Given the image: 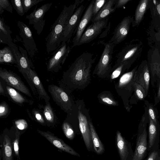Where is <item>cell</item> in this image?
<instances>
[{
    "label": "cell",
    "instance_id": "obj_41",
    "mask_svg": "<svg viewBox=\"0 0 160 160\" xmlns=\"http://www.w3.org/2000/svg\"><path fill=\"white\" fill-rule=\"evenodd\" d=\"M10 112V109L7 103L4 101L1 102L0 105V118L7 117Z\"/></svg>",
    "mask_w": 160,
    "mask_h": 160
},
{
    "label": "cell",
    "instance_id": "obj_26",
    "mask_svg": "<svg viewBox=\"0 0 160 160\" xmlns=\"http://www.w3.org/2000/svg\"><path fill=\"white\" fill-rule=\"evenodd\" d=\"M88 123L91 131L94 151L98 155L103 154L105 151V147L100 140L91 120Z\"/></svg>",
    "mask_w": 160,
    "mask_h": 160
},
{
    "label": "cell",
    "instance_id": "obj_37",
    "mask_svg": "<svg viewBox=\"0 0 160 160\" xmlns=\"http://www.w3.org/2000/svg\"><path fill=\"white\" fill-rule=\"evenodd\" d=\"M12 5L17 13L20 16H23L25 13L22 0H11Z\"/></svg>",
    "mask_w": 160,
    "mask_h": 160
},
{
    "label": "cell",
    "instance_id": "obj_27",
    "mask_svg": "<svg viewBox=\"0 0 160 160\" xmlns=\"http://www.w3.org/2000/svg\"><path fill=\"white\" fill-rule=\"evenodd\" d=\"M2 148V160H13L12 143L10 138L7 134L4 136Z\"/></svg>",
    "mask_w": 160,
    "mask_h": 160
},
{
    "label": "cell",
    "instance_id": "obj_20",
    "mask_svg": "<svg viewBox=\"0 0 160 160\" xmlns=\"http://www.w3.org/2000/svg\"><path fill=\"white\" fill-rule=\"evenodd\" d=\"M149 123L148 127V151L159 147V127L149 117Z\"/></svg>",
    "mask_w": 160,
    "mask_h": 160
},
{
    "label": "cell",
    "instance_id": "obj_9",
    "mask_svg": "<svg viewBox=\"0 0 160 160\" xmlns=\"http://www.w3.org/2000/svg\"><path fill=\"white\" fill-rule=\"evenodd\" d=\"M148 148V134L146 125L140 123L139 126L135 149L132 160H144Z\"/></svg>",
    "mask_w": 160,
    "mask_h": 160
},
{
    "label": "cell",
    "instance_id": "obj_4",
    "mask_svg": "<svg viewBox=\"0 0 160 160\" xmlns=\"http://www.w3.org/2000/svg\"><path fill=\"white\" fill-rule=\"evenodd\" d=\"M103 44L104 49L93 72V74L100 78L110 76L112 69L111 63L115 45L109 41Z\"/></svg>",
    "mask_w": 160,
    "mask_h": 160
},
{
    "label": "cell",
    "instance_id": "obj_13",
    "mask_svg": "<svg viewBox=\"0 0 160 160\" xmlns=\"http://www.w3.org/2000/svg\"><path fill=\"white\" fill-rule=\"evenodd\" d=\"M108 20V18H106L92 23L83 33L77 46L89 43L95 38L106 28Z\"/></svg>",
    "mask_w": 160,
    "mask_h": 160
},
{
    "label": "cell",
    "instance_id": "obj_5",
    "mask_svg": "<svg viewBox=\"0 0 160 160\" xmlns=\"http://www.w3.org/2000/svg\"><path fill=\"white\" fill-rule=\"evenodd\" d=\"M48 89L55 103L68 114H71L73 108V101L67 92L59 86L48 85Z\"/></svg>",
    "mask_w": 160,
    "mask_h": 160
},
{
    "label": "cell",
    "instance_id": "obj_22",
    "mask_svg": "<svg viewBox=\"0 0 160 160\" xmlns=\"http://www.w3.org/2000/svg\"><path fill=\"white\" fill-rule=\"evenodd\" d=\"M6 89L7 97L14 103L22 106L25 103L29 105L33 104V101L28 99L8 85L6 86Z\"/></svg>",
    "mask_w": 160,
    "mask_h": 160
},
{
    "label": "cell",
    "instance_id": "obj_16",
    "mask_svg": "<svg viewBox=\"0 0 160 160\" xmlns=\"http://www.w3.org/2000/svg\"><path fill=\"white\" fill-rule=\"evenodd\" d=\"M94 2L95 0H92L91 2L80 21L76 29L75 36L72 39L73 45L72 48L77 46L85 29L93 17L92 10Z\"/></svg>",
    "mask_w": 160,
    "mask_h": 160
},
{
    "label": "cell",
    "instance_id": "obj_39",
    "mask_svg": "<svg viewBox=\"0 0 160 160\" xmlns=\"http://www.w3.org/2000/svg\"><path fill=\"white\" fill-rule=\"evenodd\" d=\"M4 10L9 12L13 13L12 5L8 0H0V15L3 12Z\"/></svg>",
    "mask_w": 160,
    "mask_h": 160
},
{
    "label": "cell",
    "instance_id": "obj_6",
    "mask_svg": "<svg viewBox=\"0 0 160 160\" xmlns=\"http://www.w3.org/2000/svg\"><path fill=\"white\" fill-rule=\"evenodd\" d=\"M11 49L16 59V66L19 71L24 76L28 74L29 69H34L33 64L29 58L28 52L21 47H18L12 42L11 37L8 39L7 44Z\"/></svg>",
    "mask_w": 160,
    "mask_h": 160
},
{
    "label": "cell",
    "instance_id": "obj_43",
    "mask_svg": "<svg viewBox=\"0 0 160 160\" xmlns=\"http://www.w3.org/2000/svg\"><path fill=\"white\" fill-rule=\"evenodd\" d=\"M160 157V149L158 147L150 151L147 158L145 160H157Z\"/></svg>",
    "mask_w": 160,
    "mask_h": 160
},
{
    "label": "cell",
    "instance_id": "obj_14",
    "mask_svg": "<svg viewBox=\"0 0 160 160\" xmlns=\"http://www.w3.org/2000/svg\"><path fill=\"white\" fill-rule=\"evenodd\" d=\"M133 19V18L129 16L124 17L115 28L109 41L115 45L123 41L128 34Z\"/></svg>",
    "mask_w": 160,
    "mask_h": 160
},
{
    "label": "cell",
    "instance_id": "obj_19",
    "mask_svg": "<svg viewBox=\"0 0 160 160\" xmlns=\"http://www.w3.org/2000/svg\"><path fill=\"white\" fill-rule=\"evenodd\" d=\"M38 133L45 138L48 141L60 150L68 153L71 155L80 157V155L72 147L66 144L62 140L56 136L49 132L42 131L37 130Z\"/></svg>",
    "mask_w": 160,
    "mask_h": 160
},
{
    "label": "cell",
    "instance_id": "obj_29",
    "mask_svg": "<svg viewBox=\"0 0 160 160\" xmlns=\"http://www.w3.org/2000/svg\"><path fill=\"white\" fill-rule=\"evenodd\" d=\"M43 107V114L46 124L48 126L54 124L57 121V117L51 107L49 101L45 102Z\"/></svg>",
    "mask_w": 160,
    "mask_h": 160
},
{
    "label": "cell",
    "instance_id": "obj_11",
    "mask_svg": "<svg viewBox=\"0 0 160 160\" xmlns=\"http://www.w3.org/2000/svg\"><path fill=\"white\" fill-rule=\"evenodd\" d=\"M52 4V2L45 4L37 9L36 7L33 12L26 16V18L29 20V24L33 25L38 35L41 33L45 25L46 20L44 19V17Z\"/></svg>",
    "mask_w": 160,
    "mask_h": 160
},
{
    "label": "cell",
    "instance_id": "obj_30",
    "mask_svg": "<svg viewBox=\"0 0 160 160\" xmlns=\"http://www.w3.org/2000/svg\"><path fill=\"white\" fill-rule=\"evenodd\" d=\"M12 32L9 26L5 22L3 18L0 17V42L7 44L8 39L11 37Z\"/></svg>",
    "mask_w": 160,
    "mask_h": 160
},
{
    "label": "cell",
    "instance_id": "obj_49",
    "mask_svg": "<svg viewBox=\"0 0 160 160\" xmlns=\"http://www.w3.org/2000/svg\"><path fill=\"white\" fill-rule=\"evenodd\" d=\"M2 154H1V152H0V160H1V158H2Z\"/></svg>",
    "mask_w": 160,
    "mask_h": 160
},
{
    "label": "cell",
    "instance_id": "obj_38",
    "mask_svg": "<svg viewBox=\"0 0 160 160\" xmlns=\"http://www.w3.org/2000/svg\"><path fill=\"white\" fill-rule=\"evenodd\" d=\"M32 117L35 121L42 125H46V123L44 116L38 109L34 108L32 111Z\"/></svg>",
    "mask_w": 160,
    "mask_h": 160
},
{
    "label": "cell",
    "instance_id": "obj_24",
    "mask_svg": "<svg viewBox=\"0 0 160 160\" xmlns=\"http://www.w3.org/2000/svg\"><path fill=\"white\" fill-rule=\"evenodd\" d=\"M148 8L152 18L151 27L160 29V0H149Z\"/></svg>",
    "mask_w": 160,
    "mask_h": 160
},
{
    "label": "cell",
    "instance_id": "obj_3",
    "mask_svg": "<svg viewBox=\"0 0 160 160\" xmlns=\"http://www.w3.org/2000/svg\"><path fill=\"white\" fill-rule=\"evenodd\" d=\"M143 44L140 40H132L128 43L118 54L114 66L123 63L128 69L141 56Z\"/></svg>",
    "mask_w": 160,
    "mask_h": 160
},
{
    "label": "cell",
    "instance_id": "obj_23",
    "mask_svg": "<svg viewBox=\"0 0 160 160\" xmlns=\"http://www.w3.org/2000/svg\"><path fill=\"white\" fill-rule=\"evenodd\" d=\"M117 0H107L98 13L93 17L91 22L92 23L106 18L107 16L115 11L114 7Z\"/></svg>",
    "mask_w": 160,
    "mask_h": 160
},
{
    "label": "cell",
    "instance_id": "obj_15",
    "mask_svg": "<svg viewBox=\"0 0 160 160\" xmlns=\"http://www.w3.org/2000/svg\"><path fill=\"white\" fill-rule=\"evenodd\" d=\"M116 146L121 160H132L134 152L131 143L123 137L119 131L116 132Z\"/></svg>",
    "mask_w": 160,
    "mask_h": 160
},
{
    "label": "cell",
    "instance_id": "obj_32",
    "mask_svg": "<svg viewBox=\"0 0 160 160\" xmlns=\"http://www.w3.org/2000/svg\"><path fill=\"white\" fill-rule=\"evenodd\" d=\"M127 68L124 64L122 63L117 66H114L112 68L110 74L111 81L118 77L126 70Z\"/></svg>",
    "mask_w": 160,
    "mask_h": 160
},
{
    "label": "cell",
    "instance_id": "obj_48",
    "mask_svg": "<svg viewBox=\"0 0 160 160\" xmlns=\"http://www.w3.org/2000/svg\"><path fill=\"white\" fill-rule=\"evenodd\" d=\"M157 97L159 99L160 98V85H159V87L158 93V95H157Z\"/></svg>",
    "mask_w": 160,
    "mask_h": 160
},
{
    "label": "cell",
    "instance_id": "obj_34",
    "mask_svg": "<svg viewBox=\"0 0 160 160\" xmlns=\"http://www.w3.org/2000/svg\"><path fill=\"white\" fill-rule=\"evenodd\" d=\"M62 128L66 137L70 140H72L75 137L73 130L69 123L64 122L62 124Z\"/></svg>",
    "mask_w": 160,
    "mask_h": 160
},
{
    "label": "cell",
    "instance_id": "obj_28",
    "mask_svg": "<svg viewBox=\"0 0 160 160\" xmlns=\"http://www.w3.org/2000/svg\"><path fill=\"white\" fill-rule=\"evenodd\" d=\"M0 63L17 64L15 57L9 46H6L0 49Z\"/></svg>",
    "mask_w": 160,
    "mask_h": 160
},
{
    "label": "cell",
    "instance_id": "obj_1",
    "mask_svg": "<svg viewBox=\"0 0 160 160\" xmlns=\"http://www.w3.org/2000/svg\"><path fill=\"white\" fill-rule=\"evenodd\" d=\"M95 59L92 54L83 53L63 72L62 79L58 82L59 86L67 92L84 89L90 83L91 68Z\"/></svg>",
    "mask_w": 160,
    "mask_h": 160
},
{
    "label": "cell",
    "instance_id": "obj_7",
    "mask_svg": "<svg viewBox=\"0 0 160 160\" xmlns=\"http://www.w3.org/2000/svg\"><path fill=\"white\" fill-rule=\"evenodd\" d=\"M71 51L67 43L62 42L49 59L47 64L48 71L57 72L61 68Z\"/></svg>",
    "mask_w": 160,
    "mask_h": 160
},
{
    "label": "cell",
    "instance_id": "obj_25",
    "mask_svg": "<svg viewBox=\"0 0 160 160\" xmlns=\"http://www.w3.org/2000/svg\"><path fill=\"white\" fill-rule=\"evenodd\" d=\"M149 0H141L139 1L136 8L134 18L132 22L133 27L138 26L142 20L148 7Z\"/></svg>",
    "mask_w": 160,
    "mask_h": 160
},
{
    "label": "cell",
    "instance_id": "obj_31",
    "mask_svg": "<svg viewBox=\"0 0 160 160\" xmlns=\"http://www.w3.org/2000/svg\"><path fill=\"white\" fill-rule=\"evenodd\" d=\"M99 101L102 103L112 106L118 105V102L115 100L111 94L102 92L98 96Z\"/></svg>",
    "mask_w": 160,
    "mask_h": 160
},
{
    "label": "cell",
    "instance_id": "obj_17",
    "mask_svg": "<svg viewBox=\"0 0 160 160\" xmlns=\"http://www.w3.org/2000/svg\"><path fill=\"white\" fill-rule=\"evenodd\" d=\"M150 71L147 60L141 63L135 72L133 81L142 87L148 93Z\"/></svg>",
    "mask_w": 160,
    "mask_h": 160
},
{
    "label": "cell",
    "instance_id": "obj_8",
    "mask_svg": "<svg viewBox=\"0 0 160 160\" xmlns=\"http://www.w3.org/2000/svg\"><path fill=\"white\" fill-rule=\"evenodd\" d=\"M0 77L8 85L13 87L29 97H32L28 88L16 73L10 70L0 68Z\"/></svg>",
    "mask_w": 160,
    "mask_h": 160
},
{
    "label": "cell",
    "instance_id": "obj_33",
    "mask_svg": "<svg viewBox=\"0 0 160 160\" xmlns=\"http://www.w3.org/2000/svg\"><path fill=\"white\" fill-rule=\"evenodd\" d=\"M149 32L151 40L156 47L160 51V29L152 27Z\"/></svg>",
    "mask_w": 160,
    "mask_h": 160
},
{
    "label": "cell",
    "instance_id": "obj_50",
    "mask_svg": "<svg viewBox=\"0 0 160 160\" xmlns=\"http://www.w3.org/2000/svg\"><path fill=\"white\" fill-rule=\"evenodd\" d=\"M157 160H160V157H159Z\"/></svg>",
    "mask_w": 160,
    "mask_h": 160
},
{
    "label": "cell",
    "instance_id": "obj_21",
    "mask_svg": "<svg viewBox=\"0 0 160 160\" xmlns=\"http://www.w3.org/2000/svg\"><path fill=\"white\" fill-rule=\"evenodd\" d=\"M28 74L38 94L39 98L44 99L45 102L49 101L50 98L35 71L30 68Z\"/></svg>",
    "mask_w": 160,
    "mask_h": 160
},
{
    "label": "cell",
    "instance_id": "obj_10",
    "mask_svg": "<svg viewBox=\"0 0 160 160\" xmlns=\"http://www.w3.org/2000/svg\"><path fill=\"white\" fill-rule=\"evenodd\" d=\"M17 25L19 29V35L22 44L28 55L32 58L38 51L36 45L30 29L23 22L18 21Z\"/></svg>",
    "mask_w": 160,
    "mask_h": 160
},
{
    "label": "cell",
    "instance_id": "obj_44",
    "mask_svg": "<svg viewBox=\"0 0 160 160\" xmlns=\"http://www.w3.org/2000/svg\"><path fill=\"white\" fill-rule=\"evenodd\" d=\"M15 125L17 128L21 130H23L27 128L28 124L27 122L24 119H19L16 121Z\"/></svg>",
    "mask_w": 160,
    "mask_h": 160
},
{
    "label": "cell",
    "instance_id": "obj_35",
    "mask_svg": "<svg viewBox=\"0 0 160 160\" xmlns=\"http://www.w3.org/2000/svg\"><path fill=\"white\" fill-rule=\"evenodd\" d=\"M15 137L14 140L12 142V146L13 148L14 152L17 160H20L19 154V143L20 137V132L17 129H16L15 132Z\"/></svg>",
    "mask_w": 160,
    "mask_h": 160
},
{
    "label": "cell",
    "instance_id": "obj_18",
    "mask_svg": "<svg viewBox=\"0 0 160 160\" xmlns=\"http://www.w3.org/2000/svg\"><path fill=\"white\" fill-rule=\"evenodd\" d=\"M78 117L79 128L86 147L88 151H92L94 149L88 121L86 117L80 110L78 112Z\"/></svg>",
    "mask_w": 160,
    "mask_h": 160
},
{
    "label": "cell",
    "instance_id": "obj_40",
    "mask_svg": "<svg viewBox=\"0 0 160 160\" xmlns=\"http://www.w3.org/2000/svg\"><path fill=\"white\" fill-rule=\"evenodd\" d=\"M44 0H22L25 13L33 6Z\"/></svg>",
    "mask_w": 160,
    "mask_h": 160
},
{
    "label": "cell",
    "instance_id": "obj_2",
    "mask_svg": "<svg viewBox=\"0 0 160 160\" xmlns=\"http://www.w3.org/2000/svg\"><path fill=\"white\" fill-rule=\"evenodd\" d=\"M83 0H76L68 7L65 5L46 38V47L49 53L55 51L61 45L64 29L71 17Z\"/></svg>",
    "mask_w": 160,
    "mask_h": 160
},
{
    "label": "cell",
    "instance_id": "obj_12",
    "mask_svg": "<svg viewBox=\"0 0 160 160\" xmlns=\"http://www.w3.org/2000/svg\"><path fill=\"white\" fill-rule=\"evenodd\" d=\"M84 9V5L82 4L76 9L64 29L62 42L68 43L72 35L75 34Z\"/></svg>",
    "mask_w": 160,
    "mask_h": 160
},
{
    "label": "cell",
    "instance_id": "obj_47",
    "mask_svg": "<svg viewBox=\"0 0 160 160\" xmlns=\"http://www.w3.org/2000/svg\"><path fill=\"white\" fill-rule=\"evenodd\" d=\"M0 94L5 97H7L6 91H5L1 81L0 82Z\"/></svg>",
    "mask_w": 160,
    "mask_h": 160
},
{
    "label": "cell",
    "instance_id": "obj_45",
    "mask_svg": "<svg viewBox=\"0 0 160 160\" xmlns=\"http://www.w3.org/2000/svg\"><path fill=\"white\" fill-rule=\"evenodd\" d=\"M148 112L149 117L156 124H158L155 112L153 108L151 106L149 107Z\"/></svg>",
    "mask_w": 160,
    "mask_h": 160
},
{
    "label": "cell",
    "instance_id": "obj_36",
    "mask_svg": "<svg viewBox=\"0 0 160 160\" xmlns=\"http://www.w3.org/2000/svg\"><path fill=\"white\" fill-rule=\"evenodd\" d=\"M134 82L133 86L136 96L139 100H143L146 97L148 93L142 87L137 83Z\"/></svg>",
    "mask_w": 160,
    "mask_h": 160
},
{
    "label": "cell",
    "instance_id": "obj_42",
    "mask_svg": "<svg viewBox=\"0 0 160 160\" xmlns=\"http://www.w3.org/2000/svg\"><path fill=\"white\" fill-rule=\"evenodd\" d=\"M107 0H95L93 8V17L95 16L99 12L105 4Z\"/></svg>",
    "mask_w": 160,
    "mask_h": 160
},
{
    "label": "cell",
    "instance_id": "obj_46",
    "mask_svg": "<svg viewBox=\"0 0 160 160\" xmlns=\"http://www.w3.org/2000/svg\"><path fill=\"white\" fill-rule=\"evenodd\" d=\"M130 1V0H117L114 8L115 10L122 8Z\"/></svg>",
    "mask_w": 160,
    "mask_h": 160
}]
</instances>
